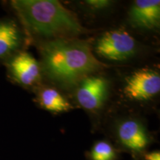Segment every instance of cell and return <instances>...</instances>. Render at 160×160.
I'll return each instance as SVG.
<instances>
[{
  "label": "cell",
  "mask_w": 160,
  "mask_h": 160,
  "mask_svg": "<svg viewBox=\"0 0 160 160\" xmlns=\"http://www.w3.org/2000/svg\"><path fill=\"white\" fill-rule=\"evenodd\" d=\"M39 50L42 73L63 88H76L84 78L108 67L95 57L91 44L79 38L42 42Z\"/></svg>",
  "instance_id": "6da1fadb"
},
{
  "label": "cell",
  "mask_w": 160,
  "mask_h": 160,
  "mask_svg": "<svg viewBox=\"0 0 160 160\" xmlns=\"http://www.w3.org/2000/svg\"><path fill=\"white\" fill-rule=\"evenodd\" d=\"M11 5L25 34L42 41L78 38L88 32L73 12L56 0H13Z\"/></svg>",
  "instance_id": "7a4b0ae2"
},
{
  "label": "cell",
  "mask_w": 160,
  "mask_h": 160,
  "mask_svg": "<svg viewBox=\"0 0 160 160\" xmlns=\"http://www.w3.org/2000/svg\"><path fill=\"white\" fill-rule=\"evenodd\" d=\"M95 53L101 57L115 62H123L136 54L137 43L126 30L108 31L97 39L93 46Z\"/></svg>",
  "instance_id": "3957f363"
},
{
  "label": "cell",
  "mask_w": 160,
  "mask_h": 160,
  "mask_svg": "<svg viewBox=\"0 0 160 160\" xmlns=\"http://www.w3.org/2000/svg\"><path fill=\"white\" fill-rule=\"evenodd\" d=\"M114 137L122 148L134 155L143 154L153 141L145 125L135 119H126L118 122Z\"/></svg>",
  "instance_id": "277c9868"
},
{
  "label": "cell",
  "mask_w": 160,
  "mask_h": 160,
  "mask_svg": "<svg viewBox=\"0 0 160 160\" xmlns=\"http://www.w3.org/2000/svg\"><path fill=\"white\" fill-rule=\"evenodd\" d=\"M10 77L26 88L34 87L42 80L41 65L31 53L20 51L5 62Z\"/></svg>",
  "instance_id": "5b68a950"
},
{
  "label": "cell",
  "mask_w": 160,
  "mask_h": 160,
  "mask_svg": "<svg viewBox=\"0 0 160 160\" xmlns=\"http://www.w3.org/2000/svg\"><path fill=\"white\" fill-rule=\"evenodd\" d=\"M109 89L108 79L93 74L84 78L76 86V98L85 109L96 111L101 108L108 99Z\"/></svg>",
  "instance_id": "8992f818"
},
{
  "label": "cell",
  "mask_w": 160,
  "mask_h": 160,
  "mask_svg": "<svg viewBox=\"0 0 160 160\" xmlns=\"http://www.w3.org/2000/svg\"><path fill=\"white\" fill-rule=\"evenodd\" d=\"M123 91L128 97L137 101L151 99L159 93V73L152 69L137 70L126 79Z\"/></svg>",
  "instance_id": "52a82bcc"
},
{
  "label": "cell",
  "mask_w": 160,
  "mask_h": 160,
  "mask_svg": "<svg viewBox=\"0 0 160 160\" xmlns=\"http://www.w3.org/2000/svg\"><path fill=\"white\" fill-rule=\"evenodd\" d=\"M128 20L133 28L153 31L160 26V1L136 0L128 12Z\"/></svg>",
  "instance_id": "ba28073f"
},
{
  "label": "cell",
  "mask_w": 160,
  "mask_h": 160,
  "mask_svg": "<svg viewBox=\"0 0 160 160\" xmlns=\"http://www.w3.org/2000/svg\"><path fill=\"white\" fill-rule=\"evenodd\" d=\"M26 34L15 20L0 19V62H5L22 51Z\"/></svg>",
  "instance_id": "9c48e42d"
},
{
  "label": "cell",
  "mask_w": 160,
  "mask_h": 160,
  "mask_svg": "<svg viewBox=\"0 0 160 160\" xmlns=\"http://www.w3.org/2000/svg\"><path fill=\"white\" fill-rule=\"evenodd\" d=\"M37 100L43 109L54 113L68 111L73 108L65 97L53 88H44L40 90Z\"/></svg>",
  "instance_id": "30bf717a"
},
{
  "label": "cell",
  "mask_w": 160,
  "mask_h": 160,
  "mask_svg": "<svg viewBox=\"0 0 160 160\" xmlns=\"http://www.w3.org/2000/svg\"><path fill=\"white\" fill-rule=\"evenodd\" d=\"M87 157L90 160H118L119 153L113 144L107 140H100L93 144Z\"/></svg>",
  "instance_id": "8fae6325"
},
{
  "label": "cell",
  "mask_w": 160,
  "mask_h": 160,
  "mask_svg": "<svg viewBox=\"0 0 160 160\" xmlns=\"http://www.w3.org/2000/svg\"><path fill=\"white\" fill-rule=\"evenodd\" d=\"M85 2V5L92 10L105 9L112 4V2L108 0H88Z\"/></svg>",
  "instance_id": "7c38bea8"
},
{
  "label": "cell",
  "mask_w": 160,
  "mask_h": 160,
  "mask_svg": "<svg viewBox=\"0 0 160 160\" xmlns=\"http://www.w3.org/2000/svg\"><path fill=\"white\" fill-rule=\"evenodd\" d=\"M144 160H160L159 151L145 152L142 154Z\"/></svg>",
  "instance_id": "4fadbf2b"
}]
</instances>
